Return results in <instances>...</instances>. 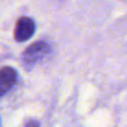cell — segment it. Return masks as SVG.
Returning a JSON list of instances; mask_svg holds the SVG:
<instances>
[{"instance_id": "1", "label": "cell", "mask_w": 127, "mask_h": 127, "mask_svg": "<svg viewBox=\"0 0 127 127\" xmlns=\"http://www.w3.org/2000/svg\"><path fill=\"white\" fill-rule=\"evenodd\" d=\"M51 51V46L48 43L44 41H39L37 43L32 44L24 51L22 55V62L24 65L30 67L42 59H44L47 55H49Z\"/></svg>"}, {"instance_id": "2", "label": "cell", "mask_w": 127, "mask_h": 127, "mask_svg": "<svg viewBox=\"0 0 127 127\" xmlns=\"http://www.w3.org/2000/svg\"><path fill=\"white\" fill-rule=\"evenodd\" d=\"M35 22L28 17H21L15 26L14 38L17 42H25L35 33Z\"/></svg>"}, {"instance_id": "3", "label": "cell", "mask_w": 127, "mask_h": 127, "mask_svg": "<svg viewBox=\"0 0 127 127\" xmlns=\"http://www.w3.org/2000/svg\"><path fill=\"white\" fill-rule=\"evenodd\" d=\"M18 78L17 71L11 66L0 68V96L7 93L16 83Z\"/></svg>"}, {"instance_id": "4", "label": "cell", "mask_w": 127, "mask_h": 127, "mask_svg": "<svg viewBox=\"0 0 127 127\" xmlns=\"http://www.w3.org/2000/svg\"><path fill=\"white\" fill-rule=\"evenodd\" d=\"M24 127H40V124L37 120H30L25 124Z\"/></svg>"}]
</instances>
